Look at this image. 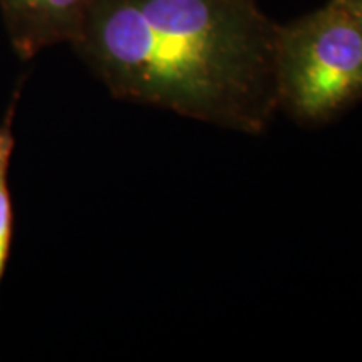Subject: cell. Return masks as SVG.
I'll return each mask as SVG.
<instances>
[{"label":"cell","instance_id":"6da1fadb","mask_svg":"<svg viewBox=\"0 0 362 362\" xmlns=\"http://www.w3.org/2000/svg\"><path fill=\"white\" fill-rule=\"evenodd\" d=\"M277 33L252 0H93L72 47L119 101L257 136L279 112Z\"/></svg>","mask_w":362,"mask_h":362},{"label":"cell","instance_id":"7a4b0ae2","mask_svg":"<svg viewBox=\"0 0 362 362\" xmlns=\"http://www.w3.org/2000/svg\"><path fill=\"white\" fill-rule=\"evenodd\" d=\"M279 111L320 124L362 96V30L336 0L282 27L275 49Z\"/></svg>","mask_w":362,"mask_h":362},{"label":"cell","instance_id":"3957f363","mask_svg":"<svg viewBox=\"0 0 362 362\" xmlns=\"http://www.w3.org/2000/svg\"><path fill=\"white\" fill-rule=\"evenodd\" d=\"M93 0H0L4 25L12 49L30 61L51 45L78 37Z\"/></svg>","mask_w":362,"mask_h":362},{"label":"cell","instance_id":"277c9868","mask_svg":"<svg viewBox=\"0 0 362 362\" xmlns=\"http://www.w3.org/2000/svg\"><path fill=\"white\" fill-rule=\"evenodd\" d=\"M22 88H24V78L12 90L6 111L0 117V288H2L4 275H6L8 259H11L13 230H16V214H13L8 173H11V163L13 149H16V117Z\"/></svg>","mask_w":362,"mask_h":362},{"label":"cell","instance_id":"5b68a950","mask_svg":"<svg viewBox=\"0 0 362 362\" xmlns=\"http://www.w3.org/2000/svg\"><path fill=\"white\" fill-rule=\"evenodd\" d=\"M336 2L347 8H362V0H336Z\"/></svg>","mask_w":362,"mask_h":362},{"label":"cell","instance_id":"8992f818","mask_svg":"<svg viewBox=\"0 0 362 362\" xmlns=\"http://www.w3.org/2000/svg\"><path fill=\"white\" fill-rule=\"evenodd\" d=\"M347 11H349L352 16H354V19L357 21V24H359L361 30H362V8H347Z\"/></svg>","mask_w":362,"mask_h":362}]
</instances>
